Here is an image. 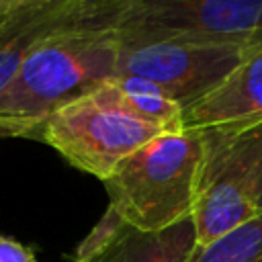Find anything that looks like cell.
Wrapping results in <instances>:
<instances>
[{
	"instance_id": "obj_1",
	"label": "cell",
	"mask_w": 262,
	"mask_h": 262,
	"mask_svg": "<svg viewBox=\"0 0 262 262\" xmlns=\"http://www.w3.org/2000/svg\"><path fill=\"white\" fill-rule=\"evenodd\" d=\"M121 25L63 31L41 43L0 90V127L12 137H37L61 104L117 76Z\"/></svg>"
},
{
	"instance_id": "obj_2",
	"label": "cell",
	"mask_w": 262,
	"mask_h": 262,
	"mask_svg": "<svg viewBox=\"0 0 262 262\" xmlns=\"http://www.w3.org/2000/svg\"><path fill=\"white\" fill-rule=\"evenodd\" d=\"M203 149V135L192 129L154 137L102 182L108 207L141 231H160L190 219Z\"/></svg>"
},
{
	"instance_id": "obj_3",
	"label": "cell",
	"mask_w": 262,
	"mask_h": 262,
	"mask_svg": "<svg viewBox=\"0 0 262 262\" xmlns=\"http://www.w3.org/2000/svg\"><path fill=\"white\" fill-rule=\"evenodd\" d=\"M162 133L168 131L141 121L123 104L108 78L57 106L39 127L37 139L74 168L104 182L125 158Z\"/></svg>"
},
{
	"instance_id": "obj_4",
	"label": "cell",
	"mask_w": 262,
	"mask_h": 262,
	"mask_svg": "<svg viewBox=\"0 0 262 262\" xmlns=\"http://www.w3.org/2000/svg\"><path fill=\"white\" fill-rule=\"evenodd\" d=\"M199 133L205 149L192 223L196 244H207L262 213V123Z\"/></svg>"
},
{
	"instance_id": "obj_5",
	"label": "cell",
	"mask_w": 262,
	"mask_h": 262,
	"mask_svg": "<svg viewBox=\"0 0 262 262\" xmlns=\"http://www.w3.org/2000/svg\"><path fill=\"white\" fill-rule=\"evenodd\" d=\"M250 49L235 43L123 37L117 76L145 78L186 111L211 94Z\"/></svg>"
},
{
	"instance_id": "obj_6",
	"label": "cell",
	"mask_w": 262,
	"mask_h": 262,
	"mask_svg": "<svg viewBox=\"0 0 262 262\" xmlns=\"http://www.w3.org/2000/svg\"><path fill=\"white\" fill-rule=\"evenodd\" d=\"M121 35L254 47L262 43V0H127Z\"/></svg>"
},
{
	"instance_id": "obj_7",
	"label": "cell",
	"mask_w": 262,
	"mask_h": 262,
	"mask_svg": "<svg viewBox=\"0 0 262 262\" xmlns=\"http://www.w3.org/2000/svg\"><path fill=\"white\" fill-rule=\"evenodd\" d=\"M127 0H18L0 25V90L47 39L90 25H121Z\"/></svg>"
},
{
	"instance_id": "obj_8",
	"label": "cell",
	"mask_w": 262,
	"mask_h": 262,
	"mask_svg": "<svg viewBox=\"0 0 262 262\" xmlns=\"http://www.w3.org/2000/svg\"><path fill=\"white\" fill-rule=\"evenodd\" d=\"M262 123V43L254 45L239 66L205 98L182 115V129L237 131Z\"/></svg>"
},
{
	"instance_id": "obj_9",
	"label": "cell",
	"mask_w": 262,
	"mask_h": 262,
	"mask_svg": "<svg viewBox=\"0 0 262 262\" xmlns=\"http://www.w3.org/2000/svg\"><path fill=\"white\" fill-rule=\"evenodd\" d=\"M194 246L192 217L160 231H141L125 225L90 262H186Z\"/></svg>"
},
{
	"instance_id": "obj_10",
	"label": "cell",
	"mask_w": 262,
	"mask_h": 262,
	"mask_svg": "<svg viewBox=\"0 0 262 262\" xmlns=\"http://www.w3.org/2000/svg\"><path fill=\"white\" fill-rule=\"evenodd\" d=\"M111 82L123 104L141 121L162 131L182 129V106L176 104L158 84L139 76H113Z\"/></svg>"
},
{
	"instance_id": "obj_11",
	"label": "cell",
	"mask_w": 262,
	"mask_h": 262,
	"mask_svg": "<svg viewBox=\"0 0 262 262\" xmlns=\"http://www.w3.org/2000/svg\"><path fill=\"white\" fill-rule=\"evenodd\" d=\"M186 262H262V213L207 244H196Z\"/></svg>"
},
{
	"instance_id": "obj_12",
	"label": "cell",
	"mask_w": 262,
	"mask_h": 262,
	"mask_svg": "<svg viewBox=\"0 0 262 262\" xmlns=\"http://www.w3.org/2000/svg\"><path fill=\"white\" fill-rule=\"evenodd\" d=\"M0 262H37V258L31 248L12 237L0 235Z\"/></svg>"
},
{
	"instance_id": "obj_13",
	"label": "cell",
	"mask_w": 262,
	"mask_h": 262,
	"mask_svg": "<svg viewBox=\"0 0 262 262\" xmlns=\"http://www.w3.org/2000/svg\"><path fill=\"white\" fill-rule=\"evenodd\" d=\"M18 0H0V25L6 20V16L16 8Z\"/></svg>"
},
{
	"instance_id": "obj_14",
	"label": "cell",
	"mask_w": 262,
	"mask_h": 262,
	"mask_svg": "<svg viewBox=\"0 0 262 262\" xmlns=\"http://www.w3.org/2000/svg\"><path fill=\"white\" fill-rule=\"evenodd\" d=\"M2 137H12V135H10L6 129H2V127H0V139H2Z\"/></svg>"
},
{
	"instance_id": "obj_15",
	"label": "cell",
	"mask_w": 262,
	"mask_h": 262,
	"mask_svg": "<svg viewBox=\"0 0 262 262\" xmlns=\"http://www.w3.org/2000/svg\"><path fill=\"white\" fill-rule=\"evenodd\" d=\"M260 211H262V194H260Z\"/></svg>"
}]
</instances>
